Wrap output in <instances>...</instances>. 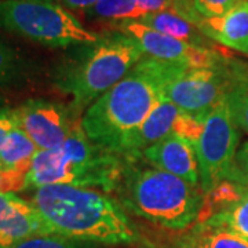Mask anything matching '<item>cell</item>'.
Returning a JSON list of instances; mask_svg holds the SVG:
<instances>
[{"mask_svg":"<svg viewBox=\"0 0 248 248\" xmlns=\"http://www.w3.org/2000/svg\"><path fill=\"white\" fill-rule=\"evenodd\" d=\"M91 17L112 21L113 24L143 17L137 0H99L89 9Z\"/></svg>","mask_w":248,"mask_h":248,"instance_id":"ffe728a7","label":"cell"},{"mask_svg":"<svg viewBox=\"0 0 248 248\" xmlns=\"http://www.w3.org/2000/svg\"><path fill=\"white\" fill-rule=\"evenodd\" d=\"M187 69L145 55L115 87L86 109L81 128L91 141L116 153L157 107L164 87Z\"/></svg>","mask_w":248,"mask_h":248,"instance_id":"6da1fadb","label":"cell"},{"mask_svg":"<svg viewBox=\"0 0 248 248\" xmlns=\"http://www.w3.org/2000/svg\"><path fill=\"white\" fill-rule=\"evenodd\" d=\"M204 122H205V117H196V116L181 113L177 123L174 125L172 134L190 142L195 148L202 137V133H203Z\"/></svg>","mask_w":248,"mask_h":248,"instance_id":"44dd1931","label":"cell"},{"mask_svg":"<svg viewBox=\"0 0 248 248\" xmlns=\"http://www.w3.org/2000/svg\"><path fill=\"white\" fill-rule=\"evenodd\" d=\"M16 127H18L17 117L14 113V109L0 108V148L4 140Z\"/></svg>","mask_w":248,"mask_h":248,"instance_id":"4316f807","label":"cell"},{"mask_svg":"<svg viewBox=\"0 0 248 248\" xmlns=\"http://www.w3.org/2000/svg\"><path fill=\"white\" fill-rule=\"evenodd\" d=\"M143 57L141 46L130 36L119 31L101 36L66 79L75 108L79 110L89 108L115 87Z\"/></svg>","mask_w":248,"mask_h":248,"instance_id":"5b68a950","label":"cell"},{"mask_svg":"<svg viewBox=\"0 0 248 248\" xmlns=\"http://www.w3.org/2000/svg\"><path fill=\"white\" fill-rule=\"evenodd\" d=\"M27 174L0 170V193H14L27 189Z\"/></svg>","mask_w":248,"mask_h":248,"instance_id":"484cf974","label":"cell"},{"mask_svg":"<svg viewBox=\"0 0 248 248\" xmlns=\"http://www.w3.org/2000/svg\"><path fill=\"white\" fill-rule=\"evenodd\" d=\"M13 248H81L78 241L57 236V234H42L25 241H21Z\"/></svg>","mask_w":248,"mask_h":248,"instance_id":"603a6c76","label":"cell"},{"mask_svg":"<svg viewBox=\"0 0 248 248\" xmlns=\"http://www.w3.org/2000/svg\"><path fill=\"white\" fill-rule=\"evenodd\" d=\"M178 248H248V243L231 231L197 222L192 231L178 240Z\"/></svg>","mask_w":248,"mask_h":248,"instance_id":"e0dca14e","label":"cell"},{"mask_svg":"<svg viewBox=\"0 0 248 248\" xmlns=\"http://www.w3.org/2000/svg\"><path fill=\"white\" fill-rule=\"evenodd\" d=\"M115 27L119 32L137 40L145 55L160 61L179 63L189 68H211L225 60V57L213 47L187 45L160 33L137 19L122 21L115 24Z\"/></svg>","mask_w":248,"mask_h":248,"instance_id":"9c48e42d","label":"cell"},{"mask_svg":"<svg viewBox=\"0 0 248 248\" xmlns=\"http://www.w3.org/2000/svg\"><path fill=\"white\" fill-rule=\"evenodd\" d=\"M119 186L127 210L164 229L185 231L203 211L205 197L200 186L159 169L128 166Z\"/></svg>","mask_w":248,"mask_h":248,"instance_id":"277c9868","label":"cell"},{"mask_svg":"<svg viewBox=\"0 0 248 248\" xmlns=\"http://www.w3.org/2000/svg\"><path fill=\"white\" fill-rule=\"evenodd\" d=\"M239 142V127L225 97L205 117L203 133L195 146L199 184L204 195L228 179L240 148Z\"/></svg>","mask_w":248,"mask_h":248,"instance_id":"52a82bcc","label":"cell"},{"mask_svg":"<svg viewBox=\"0 0 248 248\" xmlns=\"http://www.w3.org/2000/svg\"><path fill=\"white\" fill-rule=\"evenodd\" d=\"M0 248H6V247H4V246H1V244H0Z\"/></svg>","mask_w":248,"mask_h":248,"instance_id":"4dcf8cb0","label":"cell"},{"mask_svg":"<svg viewBox=\"0 0 248 248\" xmlns=\"http://www.w3.org/2000/svg\"><path fill=\"white\" fill-rule=\"evenodd\" d=\"M66 7L72 10H89L99 0H62Z\"/></svg>","mask_w":248,"mask_h":248,"instance_id":"f1b7e54d","label":"cell"},{"mask_svg":"<svg viewBox=\"0 0 248 248\" xmlns=\"http://www.w3.org/2000/svg\"><path fill=\"white\" fill-rule=\"evenodd\" d=\"M148 248H161V247H155V246H148Z\"/></svg>","mask_w":248,"mask_h":248,"instance_id":"f546056e","label":"cell"},{"mask_svg":"<svg viewBox=\"0 0 248 248\" xmlns=\"http://www.w3.org/2000/svg\"><path fill=\"white\" fill-rule=\"evenodd\" d=\"M175 0H137L140 9H141L143 17L153 13L166 11L172 7Z\"/></svg>","mask_w":248,"mask_h":248,"instance_id":"83f0119b","label":"cell"},{"mask_svg":"<svg viewBox=\"0 0 248 248\" xmlns=\"http://www.w3.org/2000/svg\"><path fill=\"white\" fill-rule=\"evenodd\" d=\"M196 27L210 40L248 57V0H241L221 17H202Z\"/></svg>","mask_w":248,"mask_h":248,"instance_id":"5bb4252c","label":"cell"},{"mask_svg":"<svg viewBox=\"0 0 248 248\" xmlns=\"http://www.w3.org/2000/svg\"><path fill=\"white\" fill-rule=\"evenodd\" d=\"M21 61L18 54L0 39V84L11 81L19 72Z\"/></svg>","mask_w":248,"mask_h":248,"instance_id":"7402d4cb","label":"cell"},{"mask_svg":"<svg viewBox=\"0 0 248 248\" xmlns=\"http://www.w3.org/2000/svg\"><path fill=\"white\" fill-rule=\"evenodd\" d=\"M182 112L170 99L161 97L149 117L117 148L116 155L128 159L141 156L146 148L167 138L174 131V125Z\"/></svg>","mask_w":248,"mask_h":248,"instance_id":"4fadbf2b","label":"cell"},{"mask_svg":"<svg viewBox=\"0 0 248 248\" xmlns=\"http://www.w3.org/2000/svg\"><path fill=\"white\" fill-rule=\"evenodd\" d=\"M42 234H53L31 202L16 193H0V244H16Z\"/></svg>","mask_w":248,"mask_h":248,"instance_id":"8fae6325","label":"cell"},{"mask_svg":"<svg viewBox=\"0 0 248 248\" xmlns=\"http://www.w3.org/2000/svg\"><path fill=\"white\" fill-rule=\"evenodd\" d=\"M196 11L203 18L221 17L241 0H192Z\"/></svg>","mask_w":248,"mask_h":248,"instance_id":"d4e9b609","label":"cell"},{"mask_svg":"<svg viewBox=\"0 0 248 248\" xmlns=\"http://www.w3.org/2000/svg\"><path fill=\"white\" fill-rule=\"evenodd\" d=\"M200 222L225 228L248 243V192H243L237 200Z\"/></svg>","mask_w":248,"mask_h":248,"instance_id":"ac0fdd59","label":"cell"},{"mask_svg":"<svg viewBox=\"0 0 248 248\" xmlns=\"http://www.w3.org/2000/svg\"><path fill=\"white\" fill-rule=\"evenodd\" d=\"M226 181H231L243 190L248 192V141L240 145L231 174Z\"/></svg>","mask_w":248,"mask_h":248,"instance_id":"cb8c5ba5","label":"cell"},{"mask_svg":"<svg viewBox=\"0 0 248 248\" xmlns=\"http://www.w3.org/2000/svg\"><path fill=\"white\" fill-rule=\"evenodd\" d=\"M18 127L33 141L39 151L60 146L71 133L68 112L58 104L31 99L14 109Z\"/></svg>","mask_w":248,"mask_h":248,"instance_id":"30bf717a","label":"cell"},{"mask_svg":"<svg viewBox=\"0 0 248 248\" xmlns=\"http://www.w3.org/2000/svg\"><path fill=\"white\" fill-rule=\"evenodd\" d=\"M231 68L225 60L211 68H190L170 81L163 95L186 115L207 117L226 97L231 87Z\"/></svg>","mask_w":248,"mask_h":248,"instance_id":"ba28073f","label":"cell"},{"mask_svg":"<svg viewBox=\"0 0 248 248\" xmlns=\"http://www.w3.org/2000/svg\"><path fill=\"white\" fill-rule=\"evenodd\" d=\"M231 68V87L226 101L236 125L248 134V73L244 68Z\"/></svg>","mask_w":248,"mask_h":248,"instance_id":"d6986e66","label":"cell"},{"mask_svg":"<svg viewBox=\"0 0 248 248\" xmlns=\"http://www.w3.org/2000/svg\"><path fill=\"white\" fill-rule=\"evenodd\" d=\"M0 29L50 47L94 45L101 36L47 0H0Z\"/></svg>","mask_w":248,"mask_h":248,"instance_id":"8992f818","label":"cell"},{"mask_svg":"<svg viewBox=\"0 0 248 248\" xmlns=\"http://www.w3.org/2000/svg\"><path fill=\"white\" fill-rule=\"evenodd\" d=\"M141 157L155 169L172 174L192 185L200 186L195 148L190 142L175 134L146 148L141 153Z\"/></svg>","mask_w":248,"mask_h":248,"instance_id":"7c38bea8","label":"cell"},{"mask_svg":"<svg viewBox=\"0 0 248 248\" xmlns=\"http://www.w3.org/2000/svg\"><path fill=\"white\" fill-rule=\"evenodd\" d=\"M142 24L151 27L152 29L157 31L160 33L174 37L187 45L199 46V47H210L211 40L200 32V29L186 21L185 18L179 17L171 10L160 11L148 14L145 17L137 19Z\"/></svg>","mask_w":248,"mask_h":248,"instance_id":"9a60e30c","label":"cell"},{"mask_svg":"<svg viewBox=\"0 0 248 248\" xmlns=\"http://www.w3.org/2000/svg\"><path fill=\"white\" fill-rule=\"evenodd\" d=\"M31 203L57 236L110 246L138 240V232L123 205L97 189L73 185L42 186L35 189Z\"/></svg>","mask_w":248,"mask_h":248,"instance_id":"7a4b0ae2","label":"cell"},{"mask_svg":"<svg viewBox=\"0 0 248 248\" xmlns=\"http://www.w3.org/2000/svg\"><path fill=\"white\" fill-rule=\"evenodd\" d=\"M120 156L93 142L80 123L60 146L37 151L27 178V187L73 185L102 189L105 193L120 184L123 175Z\"/></svg>","mask_w":248,"mask_h":248,"instance_id":"3957f363","label":"cell"},{"mask_svg":"<svg viewBox=\"0 0 248 248\" xmlns=\"http://www.w3.org/2000/svg\"><path fill=\"white\" fill-rule=\"evenodd\" d=\"M37 146L19 127H16L0 148V170L29 174Z\"/></svg>","mask_w":248,"mask_h":248,"instance_id":"2e32d148","label":"cell"},{"mask_svg":"<svg viewBox=\"0 0 248 248\" xmlns=\"http://www.w3.org/2000/svg\"><path fill=\"white\" fill-rule=\"evenodd\" d=\"M47 1H53V0H47Z\"/></svg>","mask_w":248,"mask_h":248,"instance_id":"1f68e13d","label":"cell"}]
</instances>
